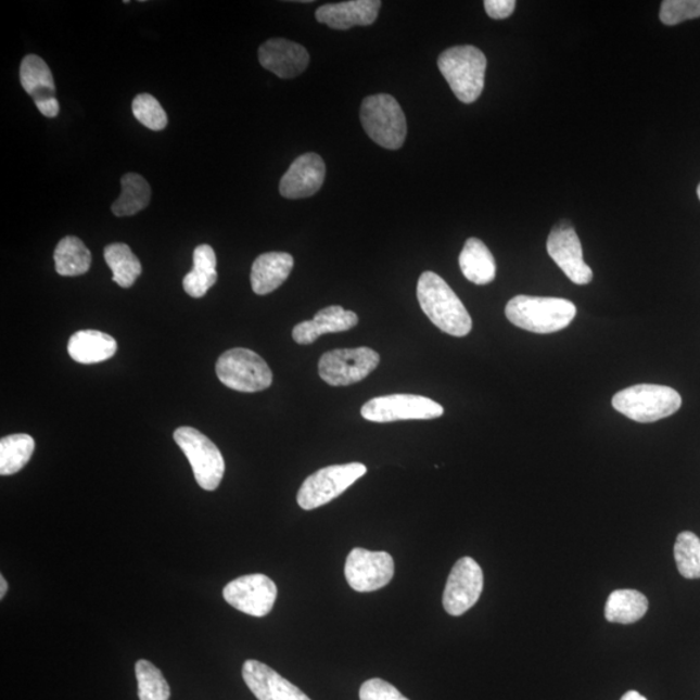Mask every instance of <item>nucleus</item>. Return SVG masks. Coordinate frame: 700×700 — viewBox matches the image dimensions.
Here are the masks:
<instances>
[{
	"instance_id": "f257e3e1",
	"label": "nucleus",
	"mask_w": 700,
	"mask_h": 700,
	"mask_svg": "<svg viewBox=\"0 0 700 700\" xmlns=\"http://www.w3.org/2000/svg\"><path fill=\"white\" fill-rule=\"evenodd\" d=\"M417 297L420 308L437 329L456 338L469 335L472 329L469 311L442 277L423 272L418 280Z\"/></svg>"
},
{
	"instance_id": "f03ea898",
	"label": "nucleus",
	"mask_w": 700,
	"mask_h": 700,
	"mask_svg": "<svg viewBox=\"0 0 700 700\" xmlns=\"http://www.w3.org/2000/svg\"><path fill=\"white\" fill-rule=\"evenodd\" d=\"M505 313L519 329L552 333L570 326L576 316V306L565 298L519 295L510 300Z\"/></svg>"
},
{
	"instance_id": "7ed1b4c3",
	"label": "nucleus",
	"mask_w": 700,
	"mask_h": 700,
	"mask_svg": "<svg viewBox=\"0 0 700 700\" xmlns=\"http://www.w3.org/2000/svg\"><path fill=\"white\" fill-rule=\"evenodd\" d=\"M438 69L462 103L471 104L482 96L486 58L473 46H456L438 58Z\"/></svg>"
},
{
	"instance_id": "20e7f679",
	"label": "nucleus",
	"mask_w": 700,
	"mask_h": 700,
	"mask_svg": "<svg viewBox=\"0 0 700 700\" xmlns=\"http://www.w3.org/2000/svg\"><path fill=\"white\" fill-rule=\"evenodd\" d=\"M683 398L671 386L637 384L616 393L612 406L623 416L638 423L658 422L675 415Z\"/></svg>"
},
{
	"instance_id": "39448f33",
	"label": "nucleus",
	"mask_w": 700,
	"mask_h": 700,
	"mask_svg": "<svg viewBox=\"0 0 700 700\" xmlns=\"http://www.w3.org/2000/svg\"><path fill=\"white\" fill-rule=\"evenodd\" d=\"M361 123L366 135L386 150L402 149L408 125L397 100L386 93L368 97L361 105Z\"/></svg>"
},
{
	"instance_id": "423d86ee",
	"label": "nucleus",
	"mask_w": 700,
	"mask_h": 700,
	"mask_svg": "<svg viewBox=\"0 0 700 700\" xmlns=\"http://www.w3.org/2000/svg\"><path fill=\"white\" fill-rule=\"evenodd\" d=\"M216 372L219 382L238 392H262L272 383L269 365L257 353L245 348L225 352L218 358Z\"/></svg>"
},
{
	"instance_id": "0eeeda50",
	"label": "nucleus",
	"mask_w": 700,
	"mask_h": 700,
	"mask_svg": "<svg viewBox=\"0 0 700 700\" xmlns=\"http://www.w3.org/2000/svg\"><path fill=\"white\" fill-rule=\"evenodd\" d=\"M175 442L192 467L200 488L216 491L225 475V459L217 445L192 427H179Z\"/></svg>"
},
{
	"instance_id": "6e6552de",
	"label": "nucleus",
	"mask_w": 700,
	"mask_h": 700,
	"mask_svg": "<svg viewBox=\"0 0 700 700\" xmlns=\"http://www.w3.org/2000/svg\"><path fill=\"white\" fill-rule=\"evenodd\" d=\"M368 472L362 463L333 464L313 473L297 493L304 510H315L338 498Z\"/></svg>"
},
{
	"instance_id": "1a4fd4ad",
	"label": "nucleus",
	"mask_w": 700,
	"mask_h": 700,
	"mask_svg": "<svg viewBox=\"0 0 700 700\" xmlns=\"http://www.w3.org/2000/svg\"><path fill=\"white\" fill-rule=\"evenodd\" d=\"M380 356L366 348L333 349L319 359V377L332 386H345L361 382L378 368Z\"/></svg>"
},
{
	"instance_id": "9d476101",
	"label": "nucleus",
	"mask_w": 700,
	"mask_h": 700,
	"mask_svg": "<svg viewBox=\"0 0 700 700\" xmlns=\"http://www.w3.org/2000/svg\"><path fill=\"white\" fill-rule=\"evenodd\" d=\"M361 415L373 423L397 420L436 419L444 415L442 405L418 395H390L370 399L362 406Z\"/></svg>"
},
{
	"instance_id": "9b49d317",
	"label": "nucleus",
	"mask_w": 700,
	"mask_h": 700,
	"mask_svg": "<svg viewBox=\"0 0 700 700\" xmlns=\"http://www.w3.org/2000/svg\"><path fill=\"white\" fill-rule=\"evenodd\" d=\"M395 562L389 552L353 549L345 562V577L353 590L376 591L391 583Z\"/></svg>"
},
{
	"instance_id": "f8f14e48",
	"label": "nucleus",
	"mask_w": 700,
	"mask_h": 700,
	"mask_svg": "<svg viewBox=\"0 0 700 700\" xmlns=\"http://www.w3.org/2000/svg\"><path fill=\"white\" fill-rule=\"evenodd\" d=\"M277 597L276 583L263 573L232 580L224 589L226 602L233 609L256 618L269 615Z\"/></svg>"
},
{
	"instance_id": "ddd939ff",
	"label": "nucleus",
	"mask_w": 700,
	"mask_h": 700,
	"mask_svg": "<svg viewBox=\"0 0 700 700\" xmlns=\"http://www.w3.org/2000/svg\"><path fill=\"white\" fill-rule=\"evenodd\" d=\"M483 588L484 575L476 560L470 557L459 559L446 582L443 597L445 611L451 616L463 615L476 604Z\"/></svg>"
},
{
	"instance_id": "4468645a",
	"label": "nucleus",
	"mask_w": 700,
	"mask_h": 700,
	"mask_svg": "<svg viewBox=\"0 0 700 700\" xmlns=\"http://www.w3.org/2000/svg\"><path fill=\"white\" fill-rule=\"evenodd\" d=\"M546 250L571 282L578 285L591 282L593 271L584 262L582 243L571 225H558L552 229Z\"/></svg>"
},
{
	"instance_id": "2eb2a0df",
	"label": "nucleus",
	"mask_w": 700,
	"mask_h": 700,
	"mask_svg": "<svg viewBox=\"0 0 700 700\" xmlns=\"http://www.w3.org/2000/svg\"><path fill=\"white\" fill-rule=\"evenodd\" d=\"M20 81L43 116L53 118L60 113L56 86L52 72L42 58L26 55L20 65Z\"/></svg>"
},
{
	"instance_id": "dca6fc26",
	"label": "nucleus",
	"mask_w": 700,
	"mask_h": 700,
	"mask_svg": "<svg viewBox=\"0 0 700 700\" xmlns=\"http://www.w3.org/2000/svg\"><path fill=\"white\" fill-rule=\"evenodd\" d=\"M326 177L323 158L317 153H305L295 160L280 179L279 192L285 199H304L321 189Z\"/></svg>"
},
{
	"instance_id": "f3484780",
	"label": "nucleus",
	"mask_w": 700,
	"mask_h": 700,
	"mask_svg": "<svg viewBox=\"0 0 700 700\" xmlns=\"http://www.w3.org/2000/svg\"><path fill=\"white\" fill-rule=\"evenodd\" d=\"M259 63L279 78H295L308 68L310 58L305 47L283 38H272L258 50Z\"/></svg>"
},
{
	"instance_id": "a211bd4d",
	"label": "nucleus",
	"mask_w": 700,
	"mask_h": 700,
	"mask_svg": "<svg viewBox=\"0 0 700 700\" xmlns=\"http://www.w3.org/2000/svg\"><path fill=\"white\" fill-rule=\"evenodd\" d=\"M243 678L258 700H311L297 686L257 660H246Z\"/></svg>"
},
{
	"instance_id": "6ab92c4d",
	"label": "nucleus",
	"mask_w": 700,
	"mask_h": 700,
	"mask_svg": "<svg viewBox=\"0 0 700 700\" xmlns=\"http://www.w3.org/2000/svg\"><path fill=\"white\" fill-rule=\"evenodd\" d=\"M380 7L382 2L379 0H349V2L324 4L316 11V18L318 23L331 29L348 30L353 26H368L376 23Z\"/></svg>"
},
{
	"instance_id": "aec40b11",
	"label": "nucleus",
	"mask_w": 700,
	"mask_h": 700,
	"mask_svg": "<svg viewBox=\"0 0 700 700\" xmlns=\"http://www.w3.org/2000/svg\"><path fill=\"white\" fill-rule=\"evenodd\" d=\"M357 324L358 316L355 311L333 305L319 310L313 321L298 323L292 331V338L297 344L309 345L324 333L349 331Z\"/></svg>"
},
{
	"instance_id": "412c9836",
	"label": "nucleus",
	"mask_w": 700,
	"mask_h": 700,
	"mask_svg": "<svg viewBox=\"0 0 700 700\" xmlns=\"http://www.w3.org/2000/svg\"><path fill=\"white\" fill-rule=\"evenodd\" d=\"M290 253L269 252L258 256L251 271L252 290L256 295H268L289 279L293 269Z\"/></svg>"
},
{
	"instance_id": "4be33fe9",
	"label": "nucleus",
	"mask_w": 700,
	"mask_h": 700,
	"mask_svg": "<svg viewBox=\"0 0 700 700\" xmlns=\"http://www.w3.org/2000/svg\"><path fill=\"white\" fill-rule=\"evenodd\" d=\"M117 343L109 333L82 330L69 339L68 353L78 364L104 362L116 355Z\"/></svg>"
},
{
	"instance_id": "5701e85b",
	"label": "nucleus",
	"mask_w": 700,
	"mask_h": 700,
	"mask_svg": "<svg viewBox=\"0 0 700 700\" xmlns=\"http://www.w3.org/2000/svg\"><path fill=\"white\" fill-rule=\"evenodd\" d=\"M459 266L466 279L478 285L489 284L496 278L497 266L488 246L478 238L467 240Z\"/></svg>"
},
{
	"instance_id": "b1692460",
	"label": "nucleus",
	"mask_w": 700,
	"mask_h": 700,
	"mask_svg": "<svg viewBox=\"0 0 700 700\" xmlns=\"http://www.w3.org/2000/svg\"><path fill=\"white\" fill-rule=\"evenodd\" d=\"M215 250L208 244L196 246L193 251V269L183 278L187 295L195 298L205 296V293L217 282Z\"/></svg>"
},
{
	"instance_id": "393cba45",
	"label": "nucleus",
	"mask_w": 700,
	"mask_h": 700,
	"mask_svg": "<svg viewBox=\"0 0 700 700\" xmlns=\"http://www.w3.org/2000/svg\"><path fill=\"white\" fill-rule=\"evenodd\" d=\"M649 601L641 591L620 589L611 593L604 607L607 622L633 624L648 612Z\"/></svg>"
},
{
	"instance_id": "a878e982",
	"label": "nucleus",
	"mask_w": 700,
	"mask_h": 700,
	"mask_svg": "<svg viewBox=\"0 0 700 700\" xmlns=\"http://www.w3.org/2000/svg\"><path fill=\"white\" fill-rule=\"evenodd\" d=\"M55 269L62 277L84 276L91 268V252L81 239L65 237L60 240L55 253Z\"/></svg>"
},
{
	"instance_id": "bb28decb",
	"label": "nucleus",
	"mask_w": 700,
	"mask_h": 700,
	"mask_svg": "<svg viewBox=\"0 0 700 700\" xmlns=\"http://www.w3.org/2000/svg\"><path fill=\"white\" fill-rule=\"evenodd\" d=\"M122 195L112 204L113 215L130 217L147 208L151 203V186L137 173H128L122 178Z\"/></svg>"
},
{
	"instance_id": "cd10ccee",
	"label": "nucleus",
	"mask_w": 700,
	"mask_h": 700,
	"mask_svg": "<svg viewBox=\"0 0 700 700\" xmlns=\"http://www.w3.org/2000/svg\"><path fill=\"white\" fill-rule=\"evenodd\" d=\"M104 258L113 272V282H116L123 289H130L142 275V264H140L128 244L113 243L106 245Z\"/></svg>"
},
{
	"instance_id": "c85d7f7f",
	"label": "nucleus",
	"mask_w": 700,
	"mask_h": 700,
	"mask_svg": "<svg viewBox=\"0 0 700 700\" xmlns=\"http://www.w3.org/2000/svg\"><path fill=\"white\" fill-rule=\"evenodd\" d=\"M35 449V438L26 433H16L0 440V475L10 476L22 471L30 461Z\"/></svg>"
},
{
	"instance_id": "c756f323",
	"label": "nucleus",
	"mask_w": 700,
	"mask_h": 700,
	"mask_svg": "<svg viewBox=\"0 0 700 700\" xmlns=\"http://www.w3.org/2000/svg\"><path fill=\"white\" fill-rule=\"evenodd\" d=\"M139 700H169L170 688L162 671L149 660H138L136 664Z\"/></svg>"
},
{
	"instance_id": "7c9ffc66",
	"label": "nucleus",
	"mask_w": 700,
	"mask_h": 700,
	"mask_svg": "<svg viewBox=\"0 0 700 700\" xmlns=\"http://www.w3.org/2000/svg\"><path fill=\"white\" fill-rule=\"evenodd\" d=\"M675 559L678 572L685 578H700V538L696 533H679L675 544Z\"/></svg>"
},
{
	"instance_id": "2f4dec72",
	"label": "nucleus",
	"mask_w": 700,
	"mask_h": 700,
	"mask_svg": "<svg viewBox=\"0 0 700 700\" xmlns=\"http://www.w3.org/2000/svg\"><path fill=\"white\" fill-rule=\"evenodd\" d=\"M132 115L138 122L153 131H162L168 126V116L162 104L150 93H139L132 100Z\"/></svg>"
},
{
	"instance_id": "473e14b6",
	"label": "nucleus",
	"mask_w": 700,
	"mask_h": 700,
	"mask_svg": "<svg viewBox=\"0 0 700 700\" xmlns=\"http://www.w3.org/2000/svg\"><path fill=\"white\" fill-rule=\"evenodd\" d=\"M660 22L677 25L700 17V0H665L660 7Z\"/></svg>"
},
{
	"instance_id": "72a5a7b5",
	"label": "nucleus",
	"mask_w": 700,
	"mask_h": 700,
	"mask_svg": "<svg viewBox=\"0 0 700 700\" xmlns=\"http://www.w3.org/2000/svg\"><path fill=\"white\" fill-rule=\"evenodd\" d=\"M361 700H409L399 692L395 686L384 679L372 678L366 682L359 690Z\"/></svg>"
},
{
	"instance_id": "f704fd0d",
	"label": "nucleus",
	"mask_w": 700,
	"mask_h": 700,
	"mask_svg": "<svg viewBox=\"0 0 700 700\" xmlns=\"http://www.w3.org/2000/svg\"><path fill=\"white\" fill-rule=\"evenodd\" d=\"M485 11L488 16L495 20L508 18L516 11V0H485Z\"/></svg>"
},
{
	"instance_id": "c9c22d12",
	"label": "nucleus",
	"mask_w": 700,
	"mask_h": 700,
	"mask_svg": "<svg viewBox=\"0 0 700 700\" xmlns=\"http://www.w3.org/2000/svg\"><path fill=\"white\" fill-rule=\"evenodd\" d=\"M620 700H648L642 695H639L638 691L632 690L626 692V695Z\"/></svg>"
},
{
	"instance_id": "e433bc0d",
	"label": "nucleus",
	"mask_w": 700,
	"mask_h": 700,
	"mask_svg": "<svg viewBox=\"0 0 700 700\" xmlns=\"http://www.w3.org/2000/svg\"><path fill=\"white\" fill-rule=\"evenodd\" d=\"M9 590V584H7L4 576H0V598H4Z\"/></svg>"
},
{
	"instance_id": "4c0bfd02",
	"label": "nucleus",
	"mask_w": 700,
	"mask_h": 700,
	"mask_svg": "<svg viewBox=\"0 0 700 700\" xmlns=\"http://www.w3.org/2000/svg\"><path fill=\"white\" fill-rule=\"evenodd\" d=\"M697 193H698V198H699V200H700V183H699V186H698Z\"/></svg>"
}]
</instances>
